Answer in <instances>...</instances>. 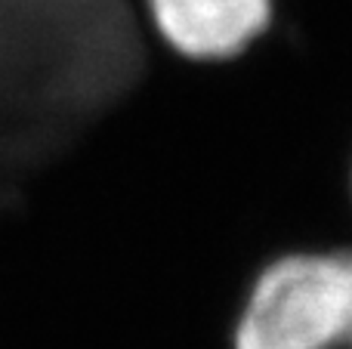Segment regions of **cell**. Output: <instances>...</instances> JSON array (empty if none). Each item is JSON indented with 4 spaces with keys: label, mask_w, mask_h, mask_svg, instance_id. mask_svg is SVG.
Masks as SVG:
<instances>
[{
    "label": "cell",
    "mask_w": 352,
    "mask_h": 349,
    "mask_svg": "<svg viewBox=\"0 0 352 349\" xmlns=\"http://www.w3.org/2000/svg\"><path fill=\"white\" fill-rule=\"evenodd\" d=\"M349 349H352V346H349Z\"/></svg>",
    "instance_id": "cell-4"
},
{
    "label": "cell",
    "mask_w": 352,
    "mask_h": 349,
    "mask_svg": "<svg viewBox=\"0 0 352 349\" xmlns=\"http://www.w3.org/2000/svg\"><path fill=\"white\" fill-rule=\"evenodd\" d=\"M352 245L294 247L250 275L229 349H349Z\"/></svg>",
    "instance_id": "cell-1"
},
{
    "label": "cell",
    "mask_w": 352,
    "mask_h": 349,
    "mask_svg": "<svg viewBox=\"0 0 352 349\" xmlns=\"http://www.w3.org/2000/svg\"><path fill=\"white\" fill-rule=\"evenodd\" d=\"M161 49L195 65L235 62L269 34L275 0H136Z\"/></svg>",
    "instance_id": "cell-2"
},
{
    "label": "cell",
    "mask_w": 352,
    "mask_h": 349,
    "mask_svg": "<svg viewBox=\"0 0 352 349\" xmlns=\"http://www.w3.org/2000/svg\"><path fill=\"white\" fill-rule=\"evenodd\" d=\"M349 198H352V164H349Z\"/></svg>",
    "instance_id": "cell-3"
}]
</instances>
